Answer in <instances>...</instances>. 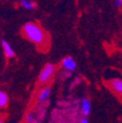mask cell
<instances>
[{
  "instance_id": "cell-1",
  "label": "cell",
  "mask_w": 122,
  "mask_h": 123,
  "mask_svg": "<svg viewBox=\"0 0 122 123\" xmlns=\"http://www.w3.org/2000/svg\"><path fill=\"white\" fill-rule=\"evenodd\" d=\"M23 36L35 45H44L47 40L46 32L35 22H28L22 26Z\"/></svg>"
},
{
  "instance_id": "cell-2",
  "label": "cell",
  "mask_w": 122,
  "mask_h": 123,
  "mask_svg": "<svg viewBox=\"0 0 122 123\" xmlns=\"http://www.w3.org/2000/svg\"><path fill=\"white\" fill-rule=\"evenodd\" d=\"M55 74V66L53 64H45L39 75V82L42 85H46L50 82Z\"/></svg>"
},
{
  "instance_id": "cell-3",
  "label": "cell",
  "mask_w": 122,
  "mask_h": 123,
  "mask_svg": "<svg viewBox=\"0 0 122 123\" xmlns=\"http://www.w3.org/2000/svg\"><path fill=\"white\" fill-rule=\"evenodd\" d=\"M107 84L112 92H115L119 97H122V78H120V77L111 78L110 80H108Z\"/></svg>"
},
{
  "instance_id": "cell-4",
  "label": "cell",
  "mask_w": 122,
  "mask_h": 123,
  "mask_svg": "<svg viewBox=\"0 0 122 123\" xmlns=\"http://www.w3.org/2000/svg\"><path fill=\"white\" fill-rule=\"evenodd\" d=\"M62 66L66 69L67 72H74L75 69H76L77 65L73 57L67 56V57H65V58H63V61H62Z\"/></svg>"
},
{
  "instance_id": "cell-5",
  "label": "cell",
  "mask_w": 122,
  "mask_h": 123,
  "mask_svg": "<svg viewBox=\"0 0 122 123\" xmlns=\"http://www.w3.org/2000/svg\"><path fill=\"white\" fill-rule=\"evenodd\" d=\"M91 111V103L88 98H84L80 101V112L84 115V118H87Z\"/></svg>"
},
{
  "instance_id": "cell-6",
  "label": "cell",
  "mask_w": 122,
  "mask_h": 123,
  "mask_svg": "<svg viewBox=\"0 0 122 123\" xmlns=\"http://www.w3.org/2000/svg\"><path fill=\"white\" fill-rule=\"evenodd\" d=\"M1 46H2V51L5 53V56L7 58H13L15 56V52L13 51V49L11 47V45L8 43L6 40L1 41Z\"/></svg>"
},
{
  "instance_id": "cell-7",
  "label": "cell",
  "mask_w": 122,
  "mask_h": 123,
  "mask_svg": "<svg viewBox=\"0 0 122 123\" xmlns=\"http://www.w3.org/2000/svg\"><path fill=\"white\" fill-rule=\"evenodd\" d=\"M50 96H51V88H48V87L43 88V89L39 92L38 100L40 101V102H44V101H46V100L48 99Z\"/></svg>"
},
{
  "instance_id": "cell-8",
  "label": "cell",
  "mask_w": 122,
  "mask_h": 123,
  "mask_svg": "<svg viewBox=\"0 0 122 123\" xmlns=\"http://www.w3.org/2000/svg\"><path fill=\"white\" fill-rule=\"evenodd\" d=\"M9 103V97H8L7 92L5 91H0V108L3 109L6 108Z\"/></svg>"
},
{
  "instance_id": "cell-9",
  "label": "cell",
  "mask_w": 122,
  "mask_h": 123,
  "mask_svg": "<svg viewBox=\"0 0 122 123\" xmlns=\"http://www.w3.org/2000/svg\"><path fill=\"white\" fill-rule=\"evenodd\" d=\"M20 5L22 6L24 9H26V10H33L36 7L35 3H34L33 1H31V0H21Z\"/></svg>"
},
{
  "instance_id": "cell-10",
  "label": "cell",
  "mask_w": 122,
  "mask_h": 123,
  "mask_svg": "<svg viewBox=\"0 0 122 123\" xmlns=\"http://www.w3.org/2000/svg\"><path fill=\"white\" fill-rule=\"evenodd\" d=\"M26 123H35V115L34 113L30 112L26 117Z\"/></svg>"
},
{
  "instance_id": "cell-11",
  "label": "cell",
  "mask_w": 122,
  "mask_h": 123,
  "mask_svg": "<svg viewBox=\"0 0 122 123\" xmlns=\"http://www.w3.org/2000/svg\"><path fill=\"white\" fill-rule=\"evenodd\" d=\"M115 3L118 8H122V0H115Z\"/></svg>"
},
{
  "instance_id": "cell-12",
  "label": "cell",
  "mask_w": 122,
  "mask_h": 123,
  "mask_svg": "<svg viewBox=\"0 0 122 123\" xmlns=\"http://www.w3.org/2000/svg\"><path fill=\"white\" fill-rule=\"evenodd\" d=\"M79 123H88V119H87V118H83L80 121H79Z\"/></svg>"
},
{
  "instance_id": "cell-13",
  "label": "cell",
  "mask_w": 122,
  "mask_h": 123,
  "mask_svg": "<svg viewBox=\"0 0 122 123\" xmlns=\"http://www.w3.org/2000/svg\"><path fill=\"white\" fill-rule=\"evenodd\" d=\"M0 123H3V120H0Z\"/></svg>"
}]
</instances>
